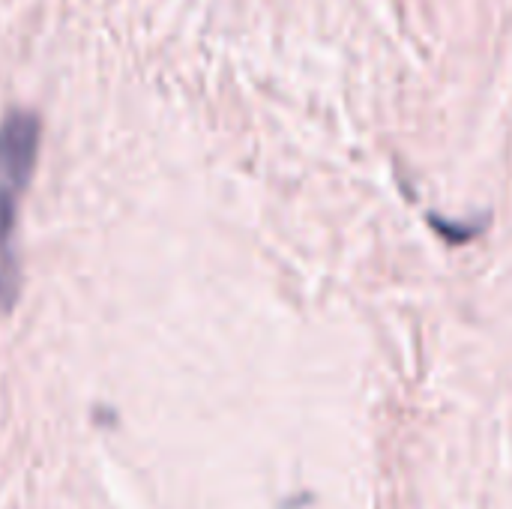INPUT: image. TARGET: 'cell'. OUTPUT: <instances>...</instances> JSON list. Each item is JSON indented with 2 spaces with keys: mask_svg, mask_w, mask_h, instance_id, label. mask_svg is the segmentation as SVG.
I'll return each mask as SVG.
<instances>
[{
  "mask_svg": "<svg viewBox=\"0 0 512 509\" xmlns=\"http://www.w3.org/2000/svg\"><path fill=\"white\" fill-rule=\"evenodd\" d=\"M39 117L33 111H9L0 123V306L12 309L21 291L18 261V207L30 183L39 150Z\"/></svg>",
  "mask_w": 512,
  "mask_h": 509,
  "instance_id": "1",
  "label": "cell"
}]
</instances>
